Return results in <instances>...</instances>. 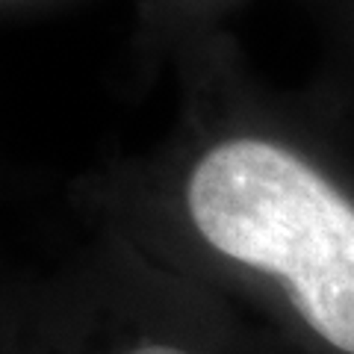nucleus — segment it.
<instances>
[{"label": "nucleus", "mask_w": 354, "mask_h": 354, "mask_svg": "<svg viewBox=\"0 0 354 354\" xmlns=\"http://www.w3.org/2000/svg\"><path fill=\"white\" fill-rule=\"evenodd\" d=\"M186 213L209 248L281 286L301 328L354 354V201L301 153L257 136L204 151Z\"/></svg>", "instance_id": "obj_1"}, {"label": "nucleus", "mask_w": 354, "mask_h": 354, "mask_svg": "<svg viewBox=\"0 0 354 354\" xmlns=\"http://www.w3.org/2000/svg\"><path fill=\"white\" fill-rule=\"evenodd\" d=\"M113 354H207V351L177 337H139Z\"/></svg>", "instance_id": "obj_2"}]
</instances>
